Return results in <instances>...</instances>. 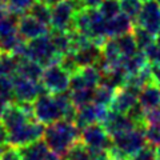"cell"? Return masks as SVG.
I'll use <instances>...</instances> for the list:
<instances>
[{
	"mask_svg": "<svg viewBox=\"0 0 160 160\" xmlns=\"http://www.w3.org/2000/svg\"><path fill=\"white\" fill-rule=\"evenodd\" d=\"M43 140L49 151L64 158L75 143L80 140V129L71 120H59L44 129Z\"/></svg>",
	"mask_w": 160,
	"mask_h": 160,
	"instance_id": "obj_1",
	"label": "cell"
},
{
	"mask_svg": "<svg viewBox=\"0 0 160 160\" xmlns=\"http://www.w3.org/2000/svg\"><path fill=\"white\" fill-rule=\"evenodd\" d=\"M100 124L104 127V129L109 133L111 138L120 135V133L128 132L131 129L139 127L128 115L115 112V111H111V109H108L106 118L103 119V122Z\"/></svg>",
	"mask_w": 160,
	"mask_h": 160,
	"instance_id": "obj_12",
	"label": "cell"
},
{
	"mask_svg": "<svg viewBox=\"0 0 160 160\" xmlns=\"http://www.w3.org/2000/svg\"><path fill=\"white\" fill-rule=\"evenodd\" d=\"M32 113L35 120L44 126H49L64 119L63 109L58 99L51 93H42L32 103Z\"/></svg>",
	"mask_w": 160,
	"mask_h": 160,
	"instance_id": "obj_5",
	"label": "cell"
},
{
	"mask_svg": "<svg viewBox=\"0 0 160 160\" xmlns=\"http://www.w3.org/2000/svg\"><path fill=\"white\" fill-rule=\"evenodd\" d=\"M80 142L93 151H108L112 147V138L100 123L82 128Z\"/></svg>",
	"mask_w": 160,
	"mask_h": 160,
	"instance_id": "obj_8",
	"label": "cell"
},
{
	"mask_svg": "<svg viewBox=\"0 0 160 160\" xmlns=\"http://www.w3.org/2000/svg\"><path fill=\"white\" fill-rule=\"evenodd\" d=\"M138 98H139L138 91H135V89L129 88L127 86H123L115 91L112 102L109 104L108 109L127 115L135 106H138V103H139Z\"/></svg>",
	"mask_w": 160,
	"mask_h": 160,
	"instance_id": "obj_14",
	"label": "cell"
},
{
	"mask_svg": "<svg viewBox=\"0 0 160 160\" xmlns=\"http://www.w3.org/2000/svg\"><path fill=\"white\" fill-rule=\"evenodd\" d=\"M99 12L103 15L107 20L115 18L120 12V3L119 0H103V3L100 4V7L98 8Z\"/></svg>",
	"mask_w": 160,
	"mask_h": 160,
	"instance_id": "obj_33",
	"label": "cell"
},
{
	"mask_svg": "<svg viewBox=\"0 0 160 160\" xmlns=\"http://www.w3.org/2000/svg\"><path fill=\"white\" fill-rule=\"evenodd\" d=\"M132 35L135 38V42H136V46L140 51H144L146 48H148L151 44L155 43V36L152 33H149L148 31H146L144 28L133 24L132 28Z\"/></svg>",
	"mask_w": 160,
	"mask_h": 160,
	"instance_id": "obj_28",
	"label": "cell"
},
{
	"mask_svg": "<svg viewBox=\"0 0 160 160\" xmlns=\"http://www.w3.org/2000/svg\"><path fill=\"white\" fill-rule=\"evenodd\" d=\"M35 2H38V0H8L7 3L8 12L18 15V16L26 15L28 13L29 8L33 6Z\"/></svg>",
	"mask_w": 160,
	"mask_h": 160,
	"instance_id": "obj_31",
	"label": "cell"
},
{
	"mask_svg": "<svg viewBox=\"0 0 160 160\" xmlns=\"http://www.w3.org/2000/svg\"><path fill=\"white\" fill-rule=\"evenodd\" d=\"M13 83V102L32 104L42 93H47L40 82H33L19 75L12 76Z\"/></svg>",
	"mask_w": 160,
	"mask_h": 160,
	"instance_id": "obj_9",
	"label": "cell"
},
{
	"mask_svg": "<svg viewBox=\"0 0 160 160\" xmlns=\"http://www.w3.org/2000/svg\"><path fill=\"white\" fill-rule=\"evenodd\" d=\"M44 68L38 64L36 62H33L31 59H20L19 60V66H18V71L15 75H19L22 78H26L33 82H40L43 75Z\"/></svg>",
	"mask_w": 160,
	"mask_h": 160,
	"instance_id": "obj_21",
	"label": "cell"
},
{
	"mask_svg": "<svg viewBox=\"0 0 160 160\" xmlns=\"http://www.w3.org/2000/svg\"><path fill=\"white\" fill-rule=\"evenodd\" d=\"M142 2H143V3H144V2H148V0H142Z\"/></svg>",
	"mask_w": 160,
	"mask_h": 160,
	"instance_id": "obj_46",
	"label": "cell"
},
{
	"mask_svg": "<svg viewBox=\"0 0 160 160\" xmlns=\"http://www.w3.org/2000/svg\"><path fill=\"white\" fill-rule=\"evenodd\" d=\"M100 82H102V72L95 66L83 67L79 71L71 75L69 79V91H76V89H95Z\"/></svg>",
	"mask_w": 160,
	"mask_h": 160,
	"instance_id": "obj_11",
	"label": "cell"
},
{
	"mask_svg": "<svg viewBox=\"0 0 160 160\" xmlns=\"http://www.w3.org/2000/svg\"><path fill=\"white\" fill-rule=\"evenodd\" d=\"M79 0H62L51 8V23L49 27L52 31L71 32L73 31L75 13L82 9Z\"/></svg>",
	"mask_w": 160,
	"mask_h": 160,
	"instance_id": "obj_4",
	"label": "cell"
},
{
	"mask_svg": "<svg viewBox=\"0 0 160 160\" xmlns=\"http://www.w3.org/2000/svg\"><path fill=\"white\" fill-rule=\"evenodd\" d=\"M7 144V131L4 126L0 122V146H6Z\"/></svg>",
	"mask_w": 160,
	"mask_h": 160,
	"instance_id": "obj_38",
	"label": "cell"
},
{
	"mask_svg": "<svg viewBox=\"0 0 160 160\" xmlns=\"http://www.w3.org/2000/svg\"><path fill=\"white\" fill-rule=\"evenodd\" d=\"M0 160H23V158L19 148L6 144L3 147L2 155H0Z\"/></svg>",
	"mask_w": 160,
	"mask_h": 160,
	"instance_id": "obj_36",
	"label": "cell"
},
{
	"mask_svg": "<svg viewBox=\"0 0 160 160\" xmlns=\"http://www.w3.org/2000/svg\"><path fill=\"white\" fill-rule=\"evenodd\" d=\"M38 2H42V3L47 4V6H49V7H52V6H55V4H58L59 2H62V0H38Z\"/></svg>",
	"mask_w": 160,
	"mask_h": 160,
	"instance_id": "obj_42",
	"label": "cell"
},
{
	"mask_svg": "<svg viewBox=\"0 0 160 160\" xmlns=\"http://www.w3.org/2000/svg\"><path fill=\"white\" fill-rule=\"evenodd\" d=\"M69 96H71L72 104L75 106V108L78 109L80 107L87 106V104L92 103V100H93V89H89V88L76 89V91L69 92Z\"/></svg>",
	"mask_w": 160,
	"mask_h": 160,
	"instance_id": "obj_29",
	"label": "cell"
},
{
	"mask_svg": "<svg viewBox=\"0 0 160 160\" xmlns=\"http://www.w3.org/2000/svg\"><path fill=\"white\" fill-rule=\"evenodd\" d=\"M19 149H20V153H22L23 160H44L48 156V153L51 152L43 139Z\"/></svg>",
	"mask_w": 160,
	"mask_h": 160,
	"instance_id": "obj_22",
	"label": "cell"
},
{
	"mask_svg": "<svg viewBox=\"0 0 160 160\" xmlns=\"http://www.w3.org/2000/svg\"><path fill=\"white\" fill-rule=\"evenodd\" d=\"M83 8L88 9H98L100 7V4L103 3V0H79Z\"/></svg>",
	"mask_w": 160,
	"mask_h": 160,
	"instance_id": "obj_37",
	"label": "cell"
},
{
	"mask_svg": "<svg viewBox=\"0 0 160 160\" xmlns=\"http://www.w3.org/2000/svg\"><path fill=\"white\" fill-rule=\"evenodd\" d=\"M139 106L144 109V112L160 108V87L155 83H149L139 92L138 98Z\"/></svg>",
	"mask_w": 160,
	"mask_h": 160,
	"instance_id": "obj_18",
	"label": "cell"
},
{
	"mask_svg": "<svg viewBox=\"0 0 160 160\" xmlns=\"http://www.w3.org/2000/svg\"><path fill=\"white\" fill-rule=\"evenodd\" d=\"M115 40H116V43H118V47L120 49V52H122L123 59L131 56V55H133L135 52L139 51L136 42H135V38L132 35V31L128 32V33H124L122 36L115 38Z\"/></svg>",
	"mask_w": 160,
	"mask_h": 160,
	"instance_id": "obj_25",
	"label": "cell"
},
{
	"mask_svg": "<svg viewBox=\"0 0 160 160\" xmlns=\"http://www.w3.org/2000/svg\"><path fill=\"white\" fill-rule=\"evenodd\" d=\"M144 135H146L147 144L152 147L160 146V122L149 123L144 126Z\"/></svg>",
	"mask_w": 160,
	"mask_h": 160,
	"instance_id": "obj_32",
	"label": "cell"
},
{
	"mask_svg": "<svg viewBox=\"0 0 160 160\" xmlns=\"http://www.w3.org/2000/svg\"><path fill=\"white\" fill-rule=\"evenodd\" d=\"M46 126L39 123L38 120H29V122L22 124L20 127L7 132V144L16 148L26 147L38 140L43 139Z\"/></svg>",
	"mask_w": 160,
	"mask_h": 160,
	"instance_id": "obj_6",
	"label": "cell"
},
{
	"mask_svg": "<svg viewBox=\"0 0 160 160\" xmlns=\"http://www.w3.org/2000/svg\"><path fill=\"white\" fill-rule=\"evenodd\" d=\"M133 24L144 28L153 36L160 32V6L155 0L144 2Z\"/></svg>",
	"mask_w": 160,
	"mask_h": 160,
	"instance_id": "obj_10",
	"label": "cell"
},
{
	"mask_svg": "<svg viewBox=\"0 0 160 160\" xmlns=\"http://www.w3.org/2000/svg\"><path fill=\"white\" fill-rule=\"evenodd\" d=\"M0 98L13 102V83L12 76H0Z\"/></svg>",
	"mask_w": 160,
	"mask_h": 160,
	"instance_id": "obj_34",
	"label": "cell"
},
{
	"mask_svg": "<svg viewBox=\"0 0 160 160\" xmlns=\"http://www.w3.org/2000/svg\"><path fill=\"white\" fill-rule=\"evenodd\" d=\"M18 33L26 42L40 38L43 35L48 33V27L46 24L40 23L38 19H35L29 13L22 15L18 22Z\"/></svg>",
	"mask_w": 160,
	"mask_h": 160,
	"instance_id": "obj_15",
	"label": "cell"
},
{
	"mask_svg": "<svg viewBox=\"0 0 160 160\" xmlns=\"http://www.w3.org/2000/svg\"><path fill=\"white\" fill-rule=\"evenodd\" d=\"M71 55L73 56L79 68L89 67V66L96 67L98 63L102 60V49L93 42H89L82 47L73 49Z\"/></svg>",
	"mask_w": 160,
	"mask_h": 160,
	"instance_id": "obj_16",
	"label": "cell"
},
{
	"mask_svg": "<svg viewBox=\"0 0 160 160\" xmlns=\"http://www.w3.org/2000/svg\"><path fill=\"white\" fill-rule=\"evenodd\" d=\"M115 91H116V89L108 87V86H106V84H99V86L93 89L92 103L98 104V106L109 108V104H111V102H112Z\"/></svg>",
	"mask_w": 160,
	"mask_h": 160,
	"instance_id": "obj_26",
	"label": "cell"
},
{
	"mask_svg": "<svg viewBox=\"0 0 160 160\" xmlns=\"http://www.w3.org/2000/svg\"><path fill=\"white\" fill-rule=\"evenodd\" d=\"M26 59H31L46 68L52 64L60 63L63 58L55 51L49 33H47L26 43Z\"/></svg>",
	"mask_w": 160,
	"mask_h": 160,
	"instance_id": "obj_3",
	"label": "cell"
},
{
	"mask_svg": "<svg viewBox=\"0 0 160 160\" xmlns=\"http://www.w3.org/2000/svg\"><path fill=\"white\" fill-rule=\"evenodd\" d=\"M51 38L52 46L55 48V51L58 52L62 58H64L66 55L72 52V35L71 32H62V31H52V33H49Z\"/></svg>",
	"mask_w": 160,
	"mask_h": 160,
	"instance_id": "obj_23",
	"label": "cell"
},
{
	"mask_svg": "<svg viewBox=\"0 0 160 160\" xmlns=\"http://www.w3.org/2000/svg\"><path fill=\"white\" fill-rule=\"evenodd\" d=\"M108 112L107 107L98 106L95 103H89L87 106H83L76 109L73 123L78 126L79 129H82L87 126H91L95 123H102Z\"/></svg>",
	"mask_w": 160,
	"mask_h": 160,
	"instance_id": "obj_13",
	"label": "cell"
},
{
	"mask_svg": "<svg viewBox=\"0 0 160 160\" xmlns=\"http://www.w3.org/2000/svg\"><path fill=\"white\" fill-rule=\"evenodd\" d=\"M8 13V8H7V4H3L0 3V19L4 18L6 15Z\"/></svg>",
	"mask_w": 160,
	"mask_h": 160,
	"instance_id": "obj_40",
	"label": "cell"
},
{
	"mask_svg": "<svg viewBox=\"0 0 160 160\" xmlns=\"http://www.w3.org/2000/svg\"><path fill=\"white\" fill-rule=\"evenodd\" d=\"M64 158L66 160H111L107 151H93L80 140L69 148Z\"/></svg>",
	"mask_w": 160,
	"mask_h": 160,
	"instance_id": "obj_17",
	"label": "cell"
},
{
	"mask_svg": "<svg viewBox=\"0 0 160 160\" xmlns=\"http://www.w3.org/2000/svg\"><path fill=\"white\" fill-rule=\"evenodd\" d=\"M129 160H160V159L158 158L155 147L147 144L146 147H144L143 149H140V151L136 155H133Z\"/></svg>",
	"mask_w": 160,
	"mask_h": 160,
	"instance_id": "obj_35",
	"label": "cell"
},
{
	"mask_svg": "<svg viewBox=\"0 0 160 160\" xmlns=\"http://www.w3.org/2000/svg\"><path fill=\"white\" fill-rule=\"evenodd\" d=\"M9 103H11V102H8V100L3 99V98H0V119H2L3 113H4V111H6V108L8 107V104H9Z\"/></svg>",
	"mask_w": 160,
	"mask_h": 160,
	"instance_id": "obj_39",
	"label": "cell"
},
{
	"mask_svg": "<svg viewBox=\"0 0 160 160\" xmlns=\"http://www.w3.org/2000/svg\"><path fill=\"white\" fill-rule=\"evenodd\" d=\"M19 58L9 52H0V76H13L18 71Z\"/></svg>",
	"mask_w": 160,
	"mask_h": 160,
	"instance_id": "obj_24",
	"label": "cell"
},
{
	"mask_svg": "<svg viewBox=\"0 0 160 160\" xmlns=\"http://www.w3.org/2000/svg\"><path fill=\"white\" fill-rule=\"evenodd\" d=\"M44 160H63V158L59 156V155H56V153H53V152H49L48 156L44 159Z\"/></svg>",
	"mask_w": 160,
	"mask_h": 160,
	"instance_id": "obj_41",
	"label": "cell"
},
{
	"mask_svg": "<svg viewBox=\"0 0 160 160\" xmlns=\"http://www.w3.org/2000/svg\"><path fill=\"white\" fill-rule=\"evenodd\" d=\"M28 13L33 16L35 19H38L40 23L46 24L47 27H49V23H51V7L44 4L42 2H35L33 6L29 8Z\"/></svg>",
	"mask_w": 160,
	"mask_h": 160,
	"instance_id": "obj_27",
	"label": "cell"
},
{
	"mask_svg": "<svg viewBox=\"0 0 160 160\" xmlns=\"http://www.w3.org/2000/svg\"><path fill=\"white\" fill-rule=\"evenodd\" d=\"M147 146L144 127H136L128 132L112 138V147L108 149L111 160H129Z\"/></svg>",
	"mask_w": 160,
	"mask_h": 160,
	"instance_id": "obj_2",
	"label": "cell"
},
{
	"mask_svg": "<svg viewBox=\"0 0 160 160\" xmlns=\"http://www.w3.org/2000/svg\"><path fill=\"white\" fill-rule=\"evenodd\" d=\"M155 2H156V3L159 4V6H160V0H155Z\"/></svg>",
	"mask_w": 160,
	"mask_h": 160,
	"instance_id": "obj_45",
	"label": "cell"
},
{
	"mask_svg": "<svg viewBox=\"0 0 160 160\" xmlns=\"http://www.w3.org/2000/svg\"><path fill=\"white\" fill-rule=\"evenodd\" d=\"M148 64L149 63H148L146 53L139 49L138 52H135L133 55H131V56L124 58L122 60V63H120V67L124 69V72L127 73V76H129V75H135V73L140 72L142 69L146 68Z\"/></svg>",
	"mask_w": 160,
	"mask_h": 160,
	"instance_id": "obj_20",
	"label": "cell"
},
{
	"mask_svg": "<svg viewBox=\"0 0 160 160\" xmlns=\"http://www.w3.org/2000/svg\"><path fill=\"white\" fill-rule=\"evenodd\" d=\"M0 3H3V4H7V3H8V0H0Z\"/></svg>",
	"mask_w": 160,
	"mask_h": 160,
	"instance_id": "obj_44",
	"label": "cell"
},
{
	"mask_svg": "<svg viewBox=\"0 0 160 160\" xmlns=\"http://www.w3.org/2000/svg\"><path fill=\"white\" fill-rule=\"evenodd\" d=\"M119 3H120V11L135 22V19L138 18L143 6L142 0H119Z\"/></svg>",
	"mask_w": 160,
	"mask_h": 160,
	"instance_id": "obj_30",
	"label": "cell"
},
{
	"mask_svg": "<svg viewBox=\"0 0 160 160\" xmlns=\"http://www.w3.org/2000/svg\"><path fill=\"white\" fill-rule=\"evenodd\" d=\"M69 79L71 75L60 66V63H58L44 68L40 83L47 93L58 95L69 89Z\"/></svg>",
	"mask_w": 160,
	"mask_h": 160,
	"instance_id": "obj_7",
	"label": "cell"
},
{
	"mask_svg": "<svg viewBox=\"0 0 160 160\" xmlns=\"http://www.w3.org/2000/svg\"><path fill=\"white\" fill-rule=\"evenodd\" d=\"M133 28V20L129 19L127 15L120 12L115 18L107 20V36L108 39L122 36L124 33L131 32Z\"/></svg>",
	"mask_w": 160,
	"mask_h": 160,
	"instance_id": "obj_19",
	"label": "cell"
},
{
	"mask_svg": "<svg viewBox=\"0 0 160 160\" xmlns=\"http://www.w3.org/2000/svg\"><path fill=\"white\" fill-rule=\"evenodd\" d=\"M155 149H156V155H158V158L160 159V146H159V147H156Z\"/></svg>",
	"mask_w": 160,
	"mask_h": 160,
	"instance_id": "obj_43",
	"label": "cell"
}]
</instances>
